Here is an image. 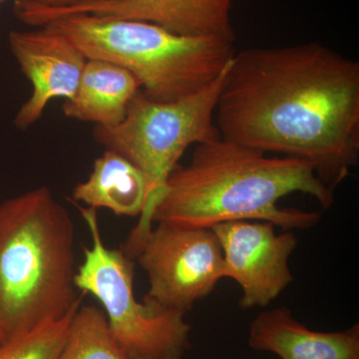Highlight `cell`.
I'll list each match as a JSON object with an SVG mask.
<instances>
[{"mask_svg": "<svg viewBox=\"0 0 359 359\" xmlns=\"http://www.w3.org/2000/svg\"><path fill=\"white\" fill-rule=\"evenodd\" d=\"M221 137L313 162L334 191L359 156V63L318 42L235 53L216 113Z\"/></svg>", "mask_w": 359, "mask_h": 359, "instance_id": "6da1fadb", "label": "cell"}, {"mask_svg": "<svg viewBox=\"0 0 359 359\" xmlns=\"http://www.w3.org/2000/svg\"><path fill=\"white\" fill-rule=\"evenodd\" d=\"M292 193L311 196L325 209L334 202V191L323 183L311 161L268 157L219 137L198 144L190 163L172 170L130 237H142L154 223L212 229L226 222L263 221L283 231L313 228L320 212L278 205Z\"/></svg>", "mask_w": 359, "mask_h": 359, "instance_id": "7a4b0ae2", "label": "cell"}, {"mask_svg": "<svg viewBox=\"0 0 359 359\" xmlns=\"http://www.w3.org/2000/svg\"><path fill=\"white\" fill-rule=\"evenodd\" d=\"M74 247L69 212L47 187L0 204V330L6 339L81 306Z\"/></svg>", "mask_w": 359, "mask_h": 359, "instance_id": "3957f363", "label": "cell"}, {"mask_svg": "<svg viewBox=\"0 0 359 359\" xmlns=\"http://www.w3.org/2000/svg\"><path fill=\"white\" fill-rule=\"evenodd\" d=\"M44 25L69 40L87 59L130 71L143 93L158 102L197 93L224 72L236 53L230 40L184 36L144 21L71 14Z\"/></svg>", "mask_w": 359, "mask_h": 359, "instance_id": "277c9868", "label": "cell"}, {"mask_svg": "<svg viewBox=\"0 0 359 359\" xmlns=\"http://www.w3.org/2000/svg\"><path fill=\"white\" fill-rule=\"evenodd\" d=\"M75 205L92 241L75 275L76 289L101 302L113 337L130 359H183L192 330L185 314L137 301L133 259L104 244L97 210Z\"/></svg>", "mask_w": 359, "mask_h": 359, "instance_id": "5b68a950", "label": "cell"}, {"mask_svg": "<svg viewBox=\"0 0 359 359\" xmlns=\"http://www.w3.org/2000/svg\"><path fill=\"white\" fill-rule=\"evenodd\" d=\"M226 70L197 93L173 102L152 100L141 89L120 124L96 127L97 143L123 156L145 175L147 204L187 149L221 137L215 113Z\"/></svg>", "mask_w": 359, "mask_h": 359, "instance_id": "8992f818", "label": "cell"}, {"mask_svg": "<svg viewBox=\"0 0 359 359\" xmlns=\"http://www.w3.org/2000/svg\"><path fill=\"white\" fill-rule=\"evenodd\" d=\"M123 252L147 273L143 301L186 314L224 278L223 250L212 229L157 223Z\"/></svg>", "mask_w": 359, "mask_h": 359, "instance_id": "52a82bcc", "label": "cell"}, {"mask_svg": "<svg viewBox=\"0 0 359 359\" xmlns=\"http://www.w3.org/2000/svg\"><path fill=\"white\" fill-rule=\"evenodd\" d=\"M263 221H231L212 226L224 262V278L242 290L241 308H266L294 282L289 259L297 249L292 231L276 233Z\"/></svg>", "mask_w": 359, "mask_h": 359, "instance_id": "ba28073f", "label": "cell"}, {"mask_svg": "<svg viewBox=\"0 0 359 359\" xmlns=\"http://www.w3.org/2000/svg\"><path fill=\"white\" fill-rule=\"evenodd\" d=\"M236 0H109L66 8H48L32 0H18L16 18L25 25L43 26L71 14L139 20L184 36H212L236 41L231 11Z\"/></svg>", "mask_w": 359, "mask_h": 359, "instance_id": "9c48e42d", "label": "cell"}, {"mask_svg": "<svg viewBox=\"0 0 359 359\" xmlns=\"http://www.w3.org/2000/svg\"><path fill=\"white\" fill-rule=\"evenodd\" d=\"M8 42L32 85V96L14 118L15 126L26 130L39 121L51 100H69L74 96L87 58L69 40L46 25L33 32L13 30Z\"/></svg>", "mask_w": 359, "mask_h": 359, "instance_id": "30bf717a", "label": "cell"}, {"mask_svg": "<svg viewBox=\"0 0 359 359\" xmlns=\"http://www.w3.org/2000/svg\"><path fill=\"white\" fill-rule=\"evenodd\" d=\"M250 348L282 359H359V325L335 332L309 330L287 306L257 314L250 323Z\"/></svg>", "mask_w": 359, "mask_h": 359, "instance_id": "8fae6325", "label": "cell"}, {"mask_svg": "<svg viewBox=\"0 0 359 359\" xmlns=\"http://www.w3.org/2000/svg\"><path fill=\"white\" fill-rule=\"evenodd\" d=\"M142 89L130 71L109 61L87 59L74 96L63 104L66 117L96 127L117 126Z\"/></svg>", "mask_w": 359, "mask_h": 359, "instance_id": "7c38bea8", "label": "cell"}, {"mask_svg": "<svg viewBox=\"0 0 359 359\" xmlns=\"http://www.w3.org/2000/svg\"><path fill=\"white\" fill-rule=\"evenodd\" d=\"M148 200V184L141 170L114 151L94 162L88 179L72 191V201L91 209H107L116 216L140 217Z\"/></svg>", "mask_w": 359, "mask_h": 359, "instance_id": "4fadbf2b", "label": "cell"}, {"mask_svg": "<svg viewBox=\"0 0 359 359\" xmlns=\"http://www.w3.org/2000/svg\"><path fill=\"white\" fill-rule=\"evenodd\" d=\"M58 359H130L111 332L102 309L79 306Z\"/></svg>", "mask_w": 359, "mask_h": 359, "instance_id": "5bb4252c", "label": "cell"}, {"mask_svg": "<svg viewBox=\"0 0 359 359\" xmlns=\"http://www.w3.org/2000/svg\"><path fill=\"white\" fill-rule=\"evenodd\" d=\"M77 309L59 320L47 321L25 334L6 339L0 359H58Z\"/></svg>", "mask_w": 359, "mask_h": 359, "instance_id": "9a60e30c", "label": "cell"}, {"mask_svg": "<svg viewBox=\"0 0 359 359\" xmlns=\"http://www.w3.org/2000/svg\"><path fill=\"white\" fill-rule=\"evenodd\" d=\"M32 1L39 6L48 7V8H66V7L92 4V2L109 1V0H32Z\"/></svg>", "mask_w": 359, "mask_h": 359, "instance_id": "2e32d148", "label": "cell"}, {"mask_svg": "<svg viewBox=\"0 0 359 359\" xmlns=\"http://www.w3.org/2000/svg\"><path fill=\"white\" fill-rule=\"evenodd\" d=\"M6 337H4V332H1V330H0V346L4 344V342L6 341Z\"/></svg>", "mask_w": 359, "mask_h": 359, "instance_id": "e0dca14e", "label": "cell"}, {"mask_svg": "<svg viewBox=\"0 0 359 359\" xmlns=\"http://www.w3.org/2000/svg\"><path fill=\"white\" fill-rule=\"evenodd\" d=\"M4 1V0H0V2Z\"/></svg>", "mask_w": 359, "mask_h": 359, "instance_id": "ac0fdd59", "label": "cell"}]
</instances>
